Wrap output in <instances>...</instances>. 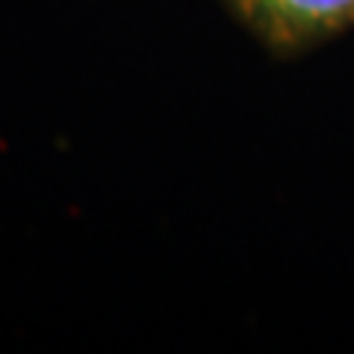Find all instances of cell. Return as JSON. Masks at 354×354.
I'll return each instance as SVG.
<instances>
[{
	"mask_svg": "<svg viewBox=\"0 0 354 354\" xmlns=\"http://www.w3.org/2000/svg\"><path fill=\"white\" fill-rule=\"evenodd\" d=\"M266 50L298 57L354 30V0H225Z\"/></svg>",
	"mask_w": 354,
	"mask_h": 354,
	"instance_id": "cell-1",
	"label": "cell"
}]
</instances>
